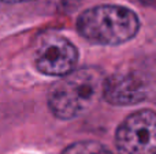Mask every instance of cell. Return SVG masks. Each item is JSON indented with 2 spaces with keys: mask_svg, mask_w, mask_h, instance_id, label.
<instances>
[{
  "mask_svg": "<svg viewBox=\"0 0 156 154\" xmlns=\"http://www.w3.org/2000/svg\"><path fill=\"white\" fill-rule=\"evenodd\" d=\"M78 55L77 46L69 38L60 34H48L36 48L33 63L40 74L60 78L76 70Z\"/></svg>",
  "mask_w": 156,
  "mask_h": 154,
  "instance_id": "4",
  "label": "cell"
},
{
  "mask_svg": "<svg viewBox=\"0 0 156 154\" xmlns=\"http://www.w3.org/2000/svg\"><path fill=\"white\" fill-rule=\"evenodd\" d=\"M76 26L78 34L92 44L119 45L137 35L140 18L123 5L100 4L82 11Z\"/></svg>",
  "mask_w": 156,
  "mask_h": 154,
  "instance_id": "2",
  "label": "cell"
},
{
  "mask_svg": "<svg viewBox=\"0 0 156 154\" xmlns=\"http://www.w3.org/2000/svg\"><path fill=\"white\" fill-rule=\"evenodd\" d=\"M60 154H112V152L100 142L78 141L69 145Z\"/></svg>",
  "mask_w": 156,
  "mask_h": 154,
  "instance_id": "6",
  "label": "cell"
},
{
  "mask_svg": "<svg viewBox=\"0 0 156 154\" xmlns=\"http://www.w3.org/2000/svg\"><path fill=\"white\" fill-rule=\"evenodd\" d=\"M148 95L147 81L137 72L126 71L105 76L103 98L115 106H130L143 102Z\"/></svg>",
  "mask_w": 156,
  "mask_h": 154,
  "instance_id": "5",
  "label": "cell"
},
{
  "mask_svg": "<svg viewBox=\"0 0 156 154\" xmlns=\"http://www.w3.org/2000/svg\"><path fill=\"white\" fill-rule=\"evenodd\" d=\"M141 4L144 5H148V7H154L156 8V0H138Z\"/></svg>",
  "mask_w": 156,
  "mask_h": 154,
  "instance_id": "8",
  "label": "cell"
},
{
  "mask_svg": "<svg viewBox=\"0 0 156 154\" xmlns=\"http://www.w3.org/2000/svg\"><path fill=\"white\" fill-rule=\"evenodd\" d=\"M105 75L97 67L76 68L60 76L47 95V105L58 120H73L89 112L103 98Z\"/></svg>",
  "mask_w": 156,
  "mask_h": 154,
  "instance_id": "1",
  "label": "cell"
},
{
  "mask_svg": "<svg viewBox=\"0 0 156 154\" xmlns=\"http://www.w3.org/2000/svg\"><path fill=\"white\" fill-rule=\"evenodd\" d=\"M115 147L118 154H156V112L129 115L116 128Z\"/></svg>",
  "mask_w": 156,
  "mask_h": 154,
  "instance_id": "3",
  "label": "cell"
},
{
  "mask_svg": "<svg viewBox=\"0 0 156 154\" xmlns=\"http://www.w3.org/2000/svg\"><path fill=\"white\" fill-rule=\"evenodd\" d=\"M4 4H19V3H27V2H34V0H0Z\"/></svg>",
  "mask_w": 156,
  "mask_h": 154,
  "instance_id": "7",
  "label": "cell"
}]
</instances>
